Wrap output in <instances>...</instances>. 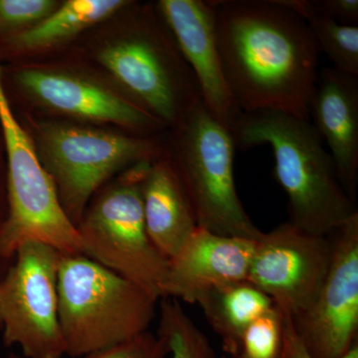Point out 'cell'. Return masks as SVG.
I'll use <instances>...</instances> for the list:
<instances>
[{
  "instance_id": "cell-24",
  "label": "cell",
  "mask_w": 358,
  "mask_h": 358,
  "mask_svg": "<svg viewBox=\"0 0 358 358\" xmlns=\"http://www.w3.org/2000/svg\"><path fill=\"white\" fill-rule=\"evenodd\" d=\"M284 313V312H282ZM285 315V334H286V350L285 358H313L307 352L305 346L301 343L300 338L296 334L293 326V320L291 315L284 313ZM341 358H358V343L352 346L345 357Z\"/></svg>"
},
{
  "instance_id": "cell-14",
  "label": "cell",
  "mask_w": 358,
  "mask_h": 358,
  "mask_svg": "<svg viewBox=\"0 0 358 358\" xmlns=\"http://www.w3.org/2000/svg\"><path fill=\"white\" fill-rule=\"evenodd\" d=\"M14 79L28 94L66 114L115 122L145 133L164 126L131 101L87 80L32 68L17 71Z\"/></svg>"
},
{
  "instance_id": "cell-7",
  "label": "cell",
  "mask_w": 358,
  "mask_h": 358,
  "mask_svg": "<svg viewBox=\"0 0 358 358\" xmlns=\"http://www.w3.org/2000/svg\"><path fill=\"white\" fill-rule=\"evenodd\" d=\"M40 160L53 179L59 200L78 226L85 209L115 173L157 155L148 138L67 124H43L38 131Z\"/></svg>"
},
{
  "instance_id": "cell-16",
  "label": "cell",
  "mask_w": 358,
  "mask_h": 358,
  "mask_svg": "<svg viewBox=\"0 0 358 358\" xmlns=\"http://www.w3.org/2000/svg\"><path fill=\"white\" fill-rule=\"evenodd\" d=\"M141 199L148 236L171 260L199 228L185 186L171 160L152 162L141 185Z\"/></svg>"
},
{
  "instance_id": "cell-22",
  "label": "cell",
  "mask_w": 358,
  "mask_h": 358,
  "mask_svg": "<svg viewBox=\"0 0 358 358\" xmlns=\"http://www.w3.org/2000/svg\"><path fill=\"white\" fill-rule=\"evenodd\" d=\"M56 9L51 0H0V34H15L36 25Z\"/></svg>"
},
{
  "instance_id": "cell-3",
  "label": "cell",
  "mask_w": 358,
  "mask_h": 358,
  "mask_svg": "<svg viewBox=\"0 0 358 358\" xmlns=\"http://www.w3.org/2000/svg\"><path fill=\"white\" fill-rule=\"evenodd\" d=\"M58 315L65 355L85 357L145 333L157 301L84 254H61Z\"/></svg>"
},
{
  "instance_id": "cell-27",
  "label": "cell",
  "mask_w": 358,
  "mask_h": 358,
  "mask_svg": "<svg viewBox=\"0 0 358 358\" xmlns=\"http://www.w3.org/2000/svg\"><path fill=\"white\" fill-rule=\"evenodd\" d=\"M220 358H229L228 357H220Z\"/></svg>"
},
{
  "instance_id": "cell-18",
  "label": "cell",
  "mask_w": 358,
  "mask_h": 358,
  "mask_svg": "<svg viewBox=\"0 0 358 358\" xmlns=\"http://www.w3.org/2000/svg\"><path fill=\"white\" fill-rule=\"evenodd\" d=\"M128 6L124 0H70L36 25L10 35L7 44L23 51L50 47Z\"/></svg>"
},
{
  "instance_id": "cell-9",
  "label": "cell",
  "mask_w": 358,
  "mask_h": 358,
  "mask_svg": "<svg viewBox=\"0 0 358 358\" xmlns=\"http://www.w3.org/2000/svg\"><path fill=\"white\" fill-rule=\"evenodd\" d=\"M60 255L50 245L25 242L0 280L3 345H20L27 358L65 355L58 315Z\"/></svg>"
},
{
  "instance_id": "cell-13",
  "label": "cell",
  "mask_w": 358,
  "mask_h": 358,
  "mask_svg": "<svg viewBox=\"0 0 358 358\" xmlns=\"http://www.w3.org/2000/svg\"><path fill=\"white\" fill-rule=\"evenodd\" d=\"M256 241L197 228L169 260L166 298L196 303L212 288L246 281Z\"/></svg>"
},
{
  "instance_id": "cell-26",
  "label": "cell",
  "mask_w": 358,
  "mask_h": 358,
  "mask_svg": "<svg viewBox=\"0 0 358 358\" xmlns=\"http://www.w3.org/2000/svg\"><path fill=\"white\" fill-rule=\"evenodd\" d=\"M6 358H21L20 357H18V355H16L15 353H9L8 357Z\"/></svg>"
},
{
  "instance_id": "cell-25",
  "label": "cell",
  "mask_w": 358,
  "mask_h": 358,
  "mask_svg": "<svg viewBox=\"0 0 358 358\" xmlns=\"http://www.w3.org/2000/svg\"><path fill=\"white\" fill-rule=\"evenodd\" d=\"M1 188H6V186H1V182H0V229H1L2 224H3L6 217V211L2 209V203H3V202H2V197H6V194H3V192H2ZM8 267V265H6V263L2 262V261L0 260V280H1L2 277L6 274L7 268Z\"/></svg>"
},
{
  "instance_id": "cell-1",
  "label": "cell",
  "mask_w": 358,
  "mask_h": 358,
  "mask_svg": "<svg viewBox=\"0 0 358 358\" xmlns=\"http://www.w3.org/2000/svg\"><path fill=\"white\" fill-rule=\"evenodd\" d=\"M224 76L242 113L310 121L320 49L307 21L282 0H211Z\"/></svg>"
},
{
  "instance_id": "cell-5",
  "label": "cell",
  "mask_w": 358,
  "mask_h": 358,
  "mask_svg": "<svg viewBox=\"0 0 358 358\" xmlns=\"http://www.w3.org/2000/svg\"><path fill=\"white\" fill-rule=\"evenodd\" d=\"M0 129L7 157L6 220L0 229V260L10 265L25 242H41L61 254H84L74 223L59 200L31 138L16 120L0 68Z\"/></svg>"
},
{
  "instance_id": "cell-23",
  "label": "cell",
  "mask_w": 358,
  "mask_h": 358,
  "mask_svg": "<svg viewBox=\"0 0 358 358\" xmlns=\"http://www.w3.org/2000/svg\"><path fill=\"white\" fill-rule=\"evenodd\" d=\"M169 355V346L164 339L148 331L124 343L91 353L84 358H166Z\"/></svg>"
},
{
  "instance_id": "cell-20",
  "label": "cell",
  "mask_w": 358,
  "mask_h": 358,
  "mask_svg": "<svg viewBox=\"0 0 358 358\" xmlns=\"http://www.w3.org/2000/svg\"><path fill=\"white\" fill-rule=\"evenodd\" d=\"M307 21L320 53L333 63L334 69L358 76V26L345 25L322 14L306 13Z\"/></svg>"
},
{
  "instance_id": "cell-28",
  "label": "cell",
  "mask_w": 358,
  "mask_h": 358,
  "mask_svg": "<svg viewBox=\"0 0 358 358\" xmlns=\"http://www.w3.org/2000/svg\"><path fill=\"white\" fill-rule=\"evenodd\" d=\"M0 327H1V324H0Z\"/></svg>"
},
{
  "instance_id": "cell-2",
  "label": "cell",
  "mask_w": 358,
  "mask_h": 358,
  "mask_svg": "<svg viewBox=\"0 0 358 358\" xmlns=\"http://www.w3.org/2000/svg\"><path fill=\"white\" fill-rule=\"evenodd\" d=\"M236 148L267 145L275 181L288 199L289 222L329 236L358 214L312 122L274 110L242 113L231 129Z\"/></svg>"
},
{
  "instance_id": "cell-19",
  "label": "cell",
  "mask_w": 358,
  "mask_h": 358,
  "mask_svg": "<svg viewBox=\"0 0 358 358\" xmlns=\"http://www.w3.org/2000/svg\"><path fill=\"white\" fill-rule=\"evenodd\" d=\"M157 336L169 346L171 358H217L208 338L178 300H160Z\"/></svg>"
},
{
  "instance_id": "cell-21",
  "label": "cell",
  "mask_w": 358,
  "mask_h": 358,
  "mask_svg": "<svg viewBox=\"0 0 358 358\" xmlns=\"http://www.w3.org/2000/svg\"><path fill=\"white\" fill-rule=\"evenodd\" d=\"M285 315L271 308L245 331L234 357L229 358H285Z\"/></svg>"
},
{
  "instance_id": "cell-12",
  "label": "cell",
  "mask_w": 358,
  "mask_h": 358,
  "mask_svg": "<svg viewBox=\"0 0 358 358\" xmlns=\"http://www.w3.org/2000/svg\"><path fill=\"white\" fill-rule=\"evenodd\" d=\"M157 7L194 75L202 103L231 131L242 112L224 76L211 0H162Z\"/></svg>"
},
{
  "instance_id": "cell-4",
  "label": "cell",
  "mask_w": 358,
  "mask_h": 358,
  "mask_svg": "<svg viewBox=\"0 0 358 358\" xmlns=\"http://www.w3.org/2000/svg\"><path fill=\"white\" fill-rule=\"evenodd\" d=\"M141 160L96 193L77 229L84 255L133 282L157 301L166 298L169 260L148 236L141 185L152 166Z\"/></svg>"
},
{
  "instance_id": "cell-15",
  "label": "cell",
  "mask_w": 358,
  "mask_h": 358,
  "mask_svg": "<svg viewBox=\"0 0 358 358\" xmlns=\"http://www.w3.org/2000/svg\"><path fill=\"white\" fill-rule=\"evenodd\" d=\"M326 141L339 181L355 201L358 182V76L320 70L310 105V119Z\"/></svg>"
},
{
  "instance_id": "cell-10",
  "label": "cell",
  "mask_w": 358,
  "mask_h": 358,
  "mask_svg": "<svg viewBox=\"0 0 358 358\" xmlns=\"http://www.w3.org/2000/svg\"><path fill=\"white\" fill-rule=\"evenodd\" d=\"M333 255V240L280 224L256 241L248 281L292 319L308 310L319 293Z\"/></svg>"
},
{
  "instance_id": "cell-17",
  "label": "cell",
  "mask_w": 358,
  "mask_h": 358,
  "mask_svg": "<svg viewBox=\"0 0 358 358\" xmlns=\"http://www.w3.org/2000/svg\"><path fill=\"white\" fill-rule=\"evenodd\" d=\"M196 303L220 338L228 357H234L251 324L275 306L267 294L248 280L208 289Z\"/></svg>"
},
{
  "instance_id": "cell-11",
  "label": "cell",
  "mask_w": 358,
  "mask_h": 358,
  "mask_svg": "<svg viewBox=\"0 0 358 358\" xmlns=\"http://www.w3.org/2000/svg\"><path fill=\"white\" fill-rule=\"evenodd\" d=\"M331 237L333 255L319 293L292 319L313 358H341L358 343V214Z\"/></svg>"
},
{
  "instance_id": "cell-6",
  "label": "cell",
  "mask_w": 358,
  "mask_h": 358,
  "mask_svg": "<svg viewBox=\"0 0 358 358\" xmlns=\"http://www.w3.org/2000/svg\"><path fill=\"white\" fill-rule=\"evenodd\" d=\"M173 162L192 205L199 227L223 236L257 241L263 232L238 195L234 176L236 145L227 127L200 102L176 124Z\"/></svg>"
},
{
  "instance_id": "cell-8",
  "label": "cell",
  "mask_w": 358,
  "mask_h": 358,
  "mask_svg": "<svg viewBox=\"0 0 358 358\" xmlns=\"http://www.w3.org/2000/svg\"><path fill=\"white\" fill-rule=\"evenodd\" d=\"M99 53V62L134 99V103L160 124L176 126L202 102L199 85L181 55L169 26L152 23Z\"/></svg>"
}]
</instances>
